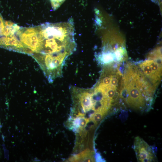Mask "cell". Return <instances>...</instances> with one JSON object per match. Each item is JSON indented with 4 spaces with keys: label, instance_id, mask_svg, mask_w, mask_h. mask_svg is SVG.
Wrapping results in <instances>:
<instances>
[{
    "label": "cell",
    "instance_id": "cell-1",
    "mask_svg": "<svg viewBox=\"0 0 162 162\" xmlns=\"http://www.w3.org/2000/svg\"><path fill=\"white\" fill-rule=\"evenodd\" d=\"M39 41L37 53L31 56L37 62L50 83L62 75L68 58L76 50L73 20L46 22L37 26Z\"/></svg>",
    "mask_w": 162,
    "mask_h": 162
},
{
    "label": "cell",
    "instance_id": "cell-2",
    "mask_svg": "<svg viewBox=\"0 0 162 162\" xmlns=\"http://www.w3.org/2000/svg\"><path fill=\"white\" fill-rule=\"evenodd\" d=\"M156 88L139 68L130 64L122 76L119 95L130 106L141 110L151 101Z\"/></svg>",
    "mask_w": 162,
    "mask_h": 162
},
{
    "label": "cell",
    "instance_id": "cell-3",
    "mask_svg": "<svg viewBox=\"0 0 162 162\" xmlns=\"http://www.w3.org/2000/svg\"><path fill=\"white\" fill-rule=\"evenodd\" d=\"M16 34L26 50V54L31 56L37 52L39 41L36 26L21 28Z\"/></svg>",
    "mask_w": 162,
    "mask_h": 162
},
{
    "label": "cell",
    "instance_id": "cell-4",
    "mask_svg": "<svg viewBox=\"0 0 162 162\" xmlns=\"http://www.w3.org/2000/svg\"><path fill=\"white\" fill-rule=\"evenodd\" d=\"M134 149L138 162H152L156 158L151 148L139 136L135 138Z\"/></svg>",
    "mask_w": 162,
    "mask_h": 162
},
{
    "label": "cell",
    "instance_id": "cell-5",
    "mask_svg": "<svg viewBox=\"0 0 162 162\" xmlns=\"http://www.w3.org/2000/svg\"><path fill=\"white\" fill-rule=\"evenodd\" d=\"M0 47L26 54V50L16 33L12 35L0 38Z\"/></svg>",
    "mask_w": 162,
    "mask_h": 162
},
{
    "label": "cell",
    "instance_id": "cell-6",
    "mask_svg": "<svg viewBox=\"0 0 162 162\" xmlns=\"http://www.w3.org/2000/svg\"><path fill=\"white\" fill-rule=\"evenodd\" d=\"M139 68L145 76L156 87L161 80V76L152 70L146 61L139 64Z\"/></svg>",
    "mask_w": 162,
    "mask_h": 162
},
{
    "label": "cell",
    "instance_id": "cell-7",
    "mask_svg": "<svg viewBox=\"0 0 162 162\" xmlns=\"http://www.w3.org/2000/svg\"><path fill=\"white\" fill-rule=\"evenodd\" d=\"M4 26L0 32V36H8L15 34L21 28L11 21H4Z\"/></svg>",
    "mask_w": 162,
    "mask_h": 162
},
{
    "label": "cell",
    "instance_id": "cell-8",
    "mask_svg": "<svg viewBox=\"0 0 162 162\" xmlns=\"http://www.w3.org/2000/svg\"><path fill=\"white\" fill-rule=\"evenodd\" d=\"M71 161L93 162L94 159L93 153L89 149H86L81 153L70 159Z\"/></svg>",
    "mask_w": 162,
    "mask_h": 162
},
{
    "label": "cell",
    "instance_id": "cell-9",
    "mask_svg": "<svg viewBox=\"0 0 162 162\" xmlns=\"http://www.w3.org/2000/svg\"><path fill=\"white\" fill-rule=\"evenodd\" d=\"M105 114L101 112H96L93 114L92 119L94 122L97 123L102 119Z\"/></svg>",
    "mask_w": 162,
    "mask_h": 162
},
{
    "label": "cell",
    "instance_id": "cell-10",
    "mask_svg": "<svg viewBox=\"0 0 162 162\" xmlns=\"http://www.w3.org/2000/svg\"><path fill=\"white\" fill-rule=\"evenodd\" d=\"M52 8L54 10L58 8L65 0H50Z\"/></svg>",
    "mask_w": 162,
    "mask_h": 162
},
{
    "label": "cell",
    "instance_id": "cell-11",
    "mask_svg": "<svg viewBox=\"0 0 162 162\" xmlns=\"http://www.w3.org/2000/svg\"><path fill=\"white\" fill-rule=\"evenodd\" d=\"M88 122V119L81 116L80 118V128L81 129L85 127Z\"/></svg>",
    "mask_w": 162,
    "mask_h": 162
},
{
    "label": "cell",
    "instance_id": "cell-12",
    "mask_svg": "<svg viewBox=\"0 0 162 162\" xmlns=\"http://www.w3.org/2000/svg\"><path fill=\"white\" fill-rule=\"evenodd\" d=\"M4 26V21L0 14V32L3 29Z\"/></svg>",
    "mask_w": 162,
    "mask_h": 162
},
{
    "label": "cell",
    "instance_id": "cell-13",
    "mask_svg": "<svg viewBox=\"0 0 162 162\" xmlns=\"http://www.w3.org/2000/svg\"><path fill=\"white\" fill-rule=\"evenodd\" d=\"M153 0L154 1L157 2L158 3L159 2H160V0Z\"/></svg>",
    "mask_w": 162,
    "mask_h": 162
},
{
    "label": "cell",
    "instance_id": "cell-14",
    "mask_svg": "<svg viewBox=\"0 0 162 162\" xmlns=\"http://www.w3.org/2000/svg\"><path fill=\"white\" fill-rule=\"evenodd\" d=\"M0 128H1V125H0Z\"/></svg>",
    "mask_w": 162,
    "mask_h": 162
}]
</instances>
